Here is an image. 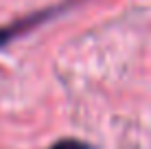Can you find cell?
I'll return each mask as SVG.
<instances>
[{
    "label": "cell",
    "mask_w": 151,
    "mask_h": 149,
    "mask_svg": "<svg viewBox=\"0 0 151 149\" xmlns=\"http://www.w3.org/2000/svg\"><path fill=\"white\" fill-rule=\"evenodd\" d=\"M55 11H57V9H44V11L24 15V18L13 20L11 24H4V27H0V48H2V46H7L9 42H13L15 37H20V35H24V33H29V31H33L35 27H40V24L46 22V20H48Z\"/></svg>",
    "instance_id": "1"
},
{
    "label": "cell",
    "mask_w": 151,
    "mask_h": 149,
    "mask_svg": "<svg viewBox=\"0 0 151 149\" xmlns=\"http://www.w3.org/2000/svg\"><path fill=\"white\" fill-rule=\"evenodd\" d=\"M48 149H94V147L86 140H79V138H61Z\"/></svg>",
    "instance_id": "2"
}]
</instances>
